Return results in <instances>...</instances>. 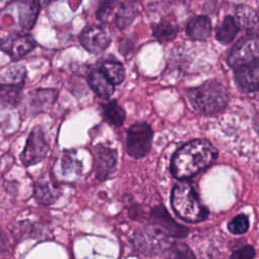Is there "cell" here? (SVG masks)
I'll list each match as a JSON object with an SVG mask.
<instances>
[{"label":"cell","mask_w":259,"mask_h":259,"mask_svg":"<svg viewBox=\"0 0 259 259\" xmlns=\"http://www.w3.org/2000/svg\"><path fill=\"white\" fill-rule=\"evenodd\" d=\"M218 151L204 139L190 141L179 148L171 162L172 174L178 179L194 176L209 167L217 159Z\"/></svg>","instance_id":"1"},{"label":"cell","mask_w":259,"mask_h":259,"mask_svg":"<svg viewBox=\"0 0 259 259\" xmlns=\"http://www.w3.org/2000/svg\"><path fill=\"white\" fill-rule=\"evenodd\" d=\"M171 204L176 214L188 223H198L208 215L194 188L186 182L176 184L171 193Z\"/></svg>","instance_id":"2"},{"label":"cell","mask_w":259,"mask_h":259,"mask_svg":"<svg viewBox=\"0 0 259 259\" xmlns=\"http://www.w3.org/2000/svg\"><path fill=\"white\" fill-rule=\"evenodd\" d=\"M189 101L200 112L218 113L226 107L229 94L221 83L208 81L189 92Z\"/></svg>","instance_id":"3"},{"label":"cell","mask_w":259,"mask_h":259,"mask_svg":"<svg viewBox=\"0 0 259 259\" xmlns=\"http://www.w3.org/2000/svg\"><path fill=\"white\" fill-rule=\"evenodd\" d=\"M227 61L234 69L259 61V34L249 33L240 38L232 48Z\"/></svg>","instance_id":"4"},{"label":"cell","mask_w":259,"mask_h":259,"mask_svg":"<svg viewBox=\"0 0 259 259\" xmlns=\"http://www.w3.org/2000/svg\"><path fill=\"white\" fill-rule=\"evenodd\" d=\"M153 132L146 122H137L133 124L126 135V152L134 158H142L148 154L151 149Z\"/></svg>","instance_id":"5"},{"label":"cell","mask_w":259,"mask_h":259,"mask_svg":"<svg viewBox=\"0 0 259 259\" xmlns=\"http://www.w3.org/2000/svg\"><path fill=\"white\" fill-rule=\"evenodd\" d=\"M49 149L50 147L42 128L35 126L26 140L25 147L20 155L21 162L24 166L35 165L46 158Z\"/></svg>","instance_id":"6"},{"label":"cell","mask_w":259,"mask_h":259,"mask_svg":"<svg viewBox=\"0 0 259 259\" xmlns=\"http://www.w3.org/2000/svg\"><path fill=\"white\" fill-rule=\"evenodd\" d=\"M36 42L30 34L10 33L0 39V49L12 60H18L31 52Z\"/></svg>","instance_id":"7"},{"label":"cell","mask_w":259,"mask_h":259,"mask_svg":"<svg viewBox=\"0 0 259 259\" xmlns=\"http://www.w3.org/2000/svg\"><path fill=\"white\" fill-rule=\"evenodd\" d=\"M110 40L108 31L100 25L88 26L80 34L81 45L92 54L103 52L109 46Z\"/></svg>","instance_id":"8"},{"label":"cell","mask_w":259,"mask_h":259,"mask_svg":"<svg viewBox=\"0 0 259 259\" xmlns=\"http://www.w3.org/2000/svg\"><path fill=\"white\" fill-rule=\"evenodd\" d=\"M117 162L116 151L105 147L97 146L95 149V170L98 180L107 179L114 171Z\"/></svg>","instance_id":"9"},{"label":"cell","mask_w":259,"mask_h":259,"mask_svg":"<svg viewBox=\"0 0 259 259\" xmlns=\"http://www.w3.org/2000/svg\"><path fill=\"white\" fill-rule=\"evenodd\" d=\"M152 222L166 235L182 238L188 233V230L183 226L177 224L166 211L163 206H156L151 213Z\"/></svg>","instance_id":"10"},{"label":"cell","mask_w":259,"mask_h":259,"mask_svg":"<svg viewBox=\"0 0 259 259\" xmlns=\"http://www.w3.org/2000/svg\"><path fill=\"white\" fill-rule=\"evenodd\" d=\"M235 79L244 91L259 90V61L235 68Z\"/></svg>","instance_id":"11"},{"label":"cell","mask_w":259,"mask_h":259,"mask_svg":"<svg viewBox=\"0 0 259 259\" xmlns=\"http://www.w3.org/2000/svg\"><path fill=\"white\" fill-rule=\"evenodd\" d=\"M14 4L18 12L20 26L24 29H30L36 20L39 4L36 0H16Z\"/></svg>","instance_id":"12"},{"label":"cell","mask_w":259,"mask_h":259,"mask_svg":"<svg viewBox=\"0 0 259 259\" xmlns=\"http://www.w3.org/2000/svg\"><path fill=\"white\" fill-rule=\"evenodd\" d=\"M88 84L91 89L101 98H108L114 92V85L99 70H93L88 75Z\"/></svg>","instance_id":"13"},{"label":"cell","mask_w":259,"mask_h":259,"mask_svg":"<svg viewBox=\"0 0 259 259\" xmlns=\"http://www.w3.org/2000/svg\"><path fill=\"white\" fill-rule=\"evenodd\" d=\"M211 31V24L208 17L204 15L195 16L189 20L186 26L187 35L194 40L206 39Z\"/></svg>","instance_id":"14"},{"label":"cell","mask_w":259,"mask_h":259,"mask_svg":"<svg viewBox=\"0 0 259 259\" xmlns=\"http://www.w3.org/2000/svg\"><path fill=\"white\" fill-rule=\"evenodd\" d=\"M22 85L0 83V108L14 107L20 102Z\"/></svg>","instance_id":"15"},{"label":"cell","mask_w":259,"mask_h":259,"mask_svg":"<svg viewBox=\"0 0 259 259\" xmlns=\"http://www.w3.org/2000/svg\"><path fill=\"white\" fill-rule=\"evenodd\" d=\"M59 196L60 189L51 181L39 182L34 186V197L41 204H53Z\"/></svg>","instance_id":"16"},{"label":"cell","mask_w":259,"mask_h":259,"mask_svg":"<svg viewBox=\"0 0 259 259\" xmlns=\"http://www.w3.org/2000/svg\"><path fill=\"white\" fill-rule=\"evenodd\" d=\"M239 31V25L232 16H226L215 31L217 39L224 45L230 44Z\"/></svg>","instance_id":"17"},{"label":"cell","mask_w":259,"mask_h":259,"mask_svg":"<svg viewBox=\"0 0 259 259\" xmlns=\"http://www.w3.org/2000/svg\"><path fill=\"white\" fill-rule=\"evenodd\" d=\"M235 20L239 27L251 29L258 24V15L256 11L248 5H240L235 14Z\"/></svg>","instance_id":"18"},{"label":"cell","mask_w":259,"mask_h":259,"mask_svg":"<svg viewBox=\"0 0 259 259\" xmlns=\"http://www.w3.org/2000/svg\"><path fill=\"white\" fill-rule=\"evenodd\" d=\"M100 70L113 85L120 84L125 76L124 68L121 63L113 60L103 62L100 66Z\"/></svg>","instance_id":"19"},{"label":"cell","mask_w":259,"mask_h":259,"mask_svg":"<svg viewBox=\"0 0 259 259\" xmlns=\"http://www.w3.org/2000/svg\"><path fill=\"white\" fill-rule=\"evenodd\" d=\"M102 112L106 121L115 126L121 125L125 118L124 110L115 100L103 104Z\"/></svg>","instance_id":"20"},{"label":"cell","mask_w":259,"mask_h":259,"mask_svg":"<svg viewBox=\"0 0 259 259\" xmlns=\"http://www.w3.org/2000/svg\"><path fill=\"white\" fill-rule=\"evenodd\" d=\"M137 14L136 4L130 2L128 0L124 1L118 8L116 14V24L119 28H124L132 23Z\"/></svg>","instance_id":"21"},{"label":"cell","mask_w":259,"mask_h":259,"mask_svg":"<svg viewBox=\"0 0 259 259\" xmlns=\"http://www.w3.org/2000/svg\"><path fill=\"white\" fill-rule=\"evenodd\" d=\"M153 33L154 36L161 41L171 40L177 34V26L170 22L163 21L154 27Z\"/></svg>","instance_id":"22"},{"label":"cell","mask_w":259,"mask_h":259,"mask_svg":"<svg viewBox=\"0 0 259 259\" xmlns=\"http://www.w3.org/2000/svg\"><path fill=\"white\" fill-rule=\"evenodd\" d=\"M25 78V68L22 66H14L7 69L0 77V83L23 84Z\"/></svg>","instance_id":"23"},{"label":"cell","mask_w":259,"mask_h":259,"mask_svg":"<svg viewBox=\"0 0 259 259\" xmlns=\"http://www.w3.org/2000/svg\"><path fill=\"white\" fill-rule=\"evenodd\" d=\"M249 228V220L248 217L244 213L237 214L232 219V221L228 224L229 231L234 235H241L248 231Z\"/></svg>","instance_id":"24"},{"label":"cell","mask_w":259,"mask_h":259,"mask_svg":"<svg viewBox=\"0 0 259 259\" xmlns=\"http://www.w3.org/2000/svg\"><path fill=\"white\" fill-rule=\"evenodd\" d=\"M118 0H100L96 11V16L100 20H105L111 14Z\"/></svg>","instance_id":"25"},{"label":"cell","mask_w":259,"mask_h":259,"mask_svg":"<svg viewBox=\"0 0 259 259\" xmlns=\"http://www.w3.org/2000/svg\"><path fill=\"white\" fill-rule=\"evenodd\" d=\"M255 256V250L252 246H243L239 250L235 251L231 257L232 258H238V259H251Z\"/></svg>","instance_id":"26"},{"label":"cell","mask_w":259,"mask_h":259,"mask_svg":"<svg viewBox=\"0 0 259 259\" xmlns=\"http://www.w3.org/2000/svg\"><path fill=\"white\" fill-rule=\"evenodd\" d=\"M6 246H7L6 239L2 234H0V250H5Z\"/></svg>","instance_id":"27"},{"label":"cell","mask_w":259,"mask_h":259,"mask_svg":"<svg viewBox=\"0 0 259 259\" xmlns=\"http://www.w3.org/2000/svg\"><path fill=\"white\" fill-rule=\"evenodd\" d=\"M36 1H37V3L39 4L40 7H44V6L48 5L51 2V0H36Z\"/></svg>","instance_id":"28"}]
</instances>
